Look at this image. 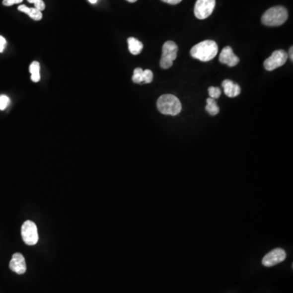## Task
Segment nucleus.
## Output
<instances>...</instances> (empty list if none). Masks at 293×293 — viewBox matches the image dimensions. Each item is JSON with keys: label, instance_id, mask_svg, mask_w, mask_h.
Masks as SVG:
<instances>
[{"label": "nucleus", "instance_id": "ddd939ff", "mask_svg": "<svg viewBox=\"0 0 293 293\" xmlns=\"http://www.w3.org/2000/svg\"><path fill=\"white\" fill-rule=\"evenodd\" d=\"M127 43H128L129 51L131 52V54L139 55L141 53L144 45L140 41L135 39L133 37H131L127 40Z\"/></svg>", "mask_w": 293, "mask_h": 293}, {"label": "nucleus", "instance_id": "20e7f679", "mask_svg": "<svg viewBox=\"0 0 293 293\" xmlns=\"http://www.w3.org/2000/svg\"><path fill=\"white\" fill-rule=\"evenodd\" d=\"M178 51V46L173 41H168L164 43L160 62V67L164 70L170 68L173 66L174 60L177 58Z\"/></svg>", "mask_w": 293, "mask_h": 293}, {"label": "nucleus", "instance_id": "f03ea898", "mask_svg": "<svg viewBox=\"0 0 293 293\" xmlns=\"http://www.w3.org/2000/svg\"><path fill=\"white\" fill-rule=\"evenodd\" d=\"M157 109L164 115L177 116L182 110V104L178 98L173 95H163L158 99Z\"/></svg>", "mask_w": 293, "mask_h": 293}, {"label": "nucleus", "instance_id": "6e6552de", "mask_svg": "<svg viewBox=\"0 0 293 293\" xmlns=\"http://www.w3.org/2000/svg\"><path fill=\"white\" fill-rule=\"evenodd\" d=\"M286 259V253L282 248H275L263 257L262 264L266 267H271L281 263Z\"/></svg>", "mask_w": 293, "mask_h": 293}, {"label": "nucleus", "instance_id": "9d476101", "mask_svg": "<svg viewBox=\"0 0 293 293\" xmlns=\"http://www.w3.org/2000/svg\"><path fill=\"white\" fill-rule=\"evenodd\" d=\"M9 267L11 271L18 275L25 274L26 271V263L24 256L21 253H14L10 262Z\"/></svg>", "mask_w": 293, "mask_h": 293}, {"label": "nucleus", "instance_id": "dca6fc26", "mask_svg": "<svg viewBox=\"0 0 293 293\" xmlns=\"http://www.w3.org/2000/svg\"><path fill=\"white\" fill-rule=\"evenodd\" d=\"M132 80L135 83H144V70L141 68H136L134 70Z\"/></svg>", "mask_w": 293, "mask_h": 293}, {"label": "nucleus", "instance_id": "2eb2a0df", "mask_svg": "<svg viewBox=\"0 0 293 293\" xmlns=\"http://www.w3.org/2000/svg\"><path fill=\"white\" fill-rule=\"evenodd\" d=\"M205 110L210 113V115L216 116L219 113V107L217 104L215 99L212 98L207 99V106L205 108Z\"/></svg>", "mask_w": 293, "mask_h": 293}, {"label": "nucleus", "instance_id": "6ab92c4d", "mask_svg": "<svg viewBox=\"0 0 293 293\" xmlns=\"http://www.w3.org/2000/svg\"><path fill=\"white\" fill-rule=\"evenodd\" d=\"M27 1L30 3L34 4V7L36 9L39 10V11H42L45 9V3H44L43 0H27Z\"/></svg>", "mask_w": 293, "mask_h": 293}, {"label": "nucleus", "instance_id": "1a4fd4ad", "mask_svg": "<svg viewBox=\"0 0 293 293\" xmlns=\"http://www.w3.org/2000/svg\"><path fill=\"white\" fill-rule=\"evenodd\" d=\"M220 63L227 65L229 67H234L239 62V57L235 56L230 47H225L222 49L219 56Z\"/></svg>", "mask_w": 293, "mask_h": 293}, {"label": "nucleus", "instance_id": "a211bd4d", "mask_svg": "<svg viewBox=\"0 0 293 293\" xmlns=\"http://www.w3.org/2000/svg\"><path fill=\"white\" fill-rule=\"evenodd\" d=\"M10 99L7 95H0V110H4L9 105Z\"/></svg>", "mask_w": 293, "mask_h": 293}, {"label": "nucleus", "instance_id": "9b49d317", "mask_svg": "<svg viewBox=\"0 0 293 293\" xmlns=\"http://www.w3.org/2000/svg\"><path fill=\"white\" fill-rule=\"evenodd\" d=\"M221 85H222V87H223L225 95L228 96V97H236L241 92V89L239 87V85L234 83V81L228 80V79L224 80Z\"/></svg>", "mask_w": 293, "mask_h": 293}, {"label": "nucleus", "instance_id": "412c9836", "mask_svg": "<svg viewBox=\"0 0 293 293\" xmlns=\"http://www.w3.org/2000/svg\"><path fill=\"white\" fill-rule=\"evenodd\" d=\"M22 2L23 0H3L2 1V4L4 5V6H7V7H10V6H12L13 4L20 3V2Z\"/></svg>", "mask_w": 293, "mask_h": 293}, {"label": "nucleus", "instance_id": "0eeeda50", "mask_svg": "<svg viewBox=\"0 0 293 293\" xmlns=\"http://www.w3.org/2000/svg\"><path fill=\"white\" fill-rule=\"evenodd\" d=\"M215 4V0H197L194 8L196 18L200 20L208 18L213 13Z\"/></svg>", "mask_w": 293, "mask_h": 293}, {"label": "nucleus", "instance_id": "f257e3e1", "mask_svg": "<svg viewBox=\"0 0 293 293\" xmlns=\"http://www.w3.org/2000/svg\"><path fill=\"white\" fill-rule=\"evenodd\" d=\"M219 47L216 42L205 40L199 43L191 49V56L201 61H210L216 57Z\"/></svg>", "mask_w": 293, "mask_h": 293}, {"label": "nucleus", "instance_id": "b1692460", "mask_svg": "<svg viewBox=\"0 0 293 293\" xmlns=\"http://www.w3.org/2000/svg\"><path fill=\"white\" fill-rule=\"evenodd\" d=\"M293 47H291V48H290V50H289V54H288V56H289V57H290V59H291L292 61H293Z\"/></svg>", "mask_w": 293, "mask_h": 293}, {"label": "nucleus", "instance_id": "4468645a", "mask_svg": "<svg viewBox=\"0 0 293 293\" xmlns=\"http://www.w3.org/2000/svg\"><path fill=\"white\" fill-rule=\"evenodd\" d=\"M29 72L31 73V80L38 82L40 80V64L38 61L32 62L29 66Z\"/></svg>", "mask_w": 293, "mask_h": 293}, {"label": "nucleus", "instance_id": "aec40b11", "mask_svg": "<svg viewBox=\"0 0 293 293\" xmlns=\"http://www.w3.org/2000/svg\"><path fill=\"white\" fill-rule=\"evenodd\" d=\"M153 79V73L150 70H144V83H150Z\"/></svg>", "mask_w": 293, "mask_h": 293}, {"label": "nucleus", "instance_id": "7ed1b4c3", "mask_svg": "<svg viewBox=\"0 0 293 293\" xmlns=\"http://www.w3.org/2000/svg\"><path fill=\"white\" fill-rule=\"evenodd\" d=\"M289 17V13L283 6L271 7L263 14L262 21L267 26H280L285 23Z\"/></svg>", "mask_w": 293, "mask_h": 293}, {"label": "nucleus", "instance_id": "5701e85b", "mask_svg": "<svg viewBox=\"0 0 293 293\" xmlns=\"http://www.w3.org/2000/svg\"><path fill=\"white\" fill-rule=\"evenodd\" d=\"M161 1L172 5L178 4L179 2H182V0H161Z\"/></svg>", "mask_w": 293, "mask_h": 293}, {"label": "nucleus", "instance_id": "39448f33", "mask_svg": "<svg viewBox=\"0 0 293 293\" xmlns=\"http://www.w3.org/2000/svg\"><path fill=\"white\" fill-rule=\"evenodd\" d=\"M21 236L27 245H34L39 241V233L34 221H26L21 226Z\"/></svg>", "mask_w": 293, "mask_h": 293}, {"label": "nucleus", "instance_id": "4be33fe9", "mask_svg": "<svg viewBox=\"0 0 293 293\" xmlns=\"http://www.w3.org/2000/svg\"><path fill=\"white\" fill-rule=\"evenodd\" d=\"M6 45H7V41L3 37L0 35V53H2L4 51Z\"/></svg>", "mask_w": 293, "mask_h": 293}, {"label": "nucleus", "instance_id": "393cba45", "mask_svg": "<svg viewBox=\"0 0 293 293\" xmlns=\"http://www.w3.org/2000/svg\"><path fill=\"white\" fill-rule=\"evenodd\" d=\"M88 1H89L90 3H93V4H94V3H96V2H97L98 0H88Z\"/></svg>", "mask_w": 293, "mask_h": 293}, {"label": "nucleus", "instance_id": "f3484780", "mask_svg": "<svg viewBox=\"0 0 293 293\" xmlns=\"http://www.w3.org/2000/svg\"><path fill=\"white\" fill-rule=\"evenodd\" d=\"M208 90H209V95H210V98H212L214 99H219L221 94V90L219 87L210 86Z\"/></svg>", "mask_w": 293, "mask_h": 293}, {"label": "nucleus", "instance_id": "f8f14e48", "mask_svg": "<svg viewBox=\"0 0 293 293\" xmlns=\"http://www.w3.org/2000/svg\"><path fill=\"white\" fill-rule=\"evenodd\" d=\"M18 10L21 12L27 14L30 18L34 20H40L43 18V13L42 11L36 9L35 7H28L27 6L22 4L20 5L18 7Z\"/></svg>", "mask_w": 293, "mask_h": 293}, {"label": "nucleus", "instance_id": "a878e982", "mask_svg": "<svg viewBox=\"0 0 293 293\" xmlns=\"http://www.w3.org/2000/svg\"><path fill=\"white\" fill-rule=\"evenodd\" d=\"M127 1L130 2H136L137 0H127Z\"/></svg>", "mask_w": 293, "mask_h": 293}, {"label": "nucleus", "instance_id": "423d86ee", "mask_svg": "<svg viewBox=\"0 0 293 293\" xmlns=\"http://www.w3.org/2000/svg\"><path fill=\"white\" fill-rule=\"evenodd\" d=\"M289 56L284 50H277L272 53L271 57L266 59L264 62V68L267 71H273L275 69L280 68L286 63Z\"/></svg>", "mask_w": 293, "mask_h": 293}]
</instances>
